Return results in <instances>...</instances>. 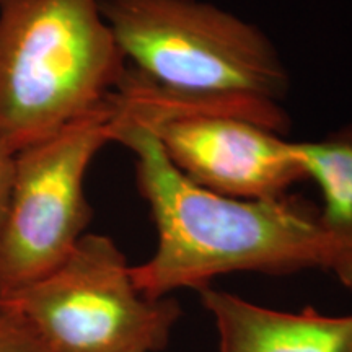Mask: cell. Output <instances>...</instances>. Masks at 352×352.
<instances>
[{"label": "cell", "instance_id": "7a4b0ae2", "mask_svg": "<svg viewBox=\"0 0 352 352\" xmlns=\"http://www.w3.org/2000/svg\"><path fill=\"white\" fill-rule=\"evenodd\" d=\"M113 142L135 157V183L151 209L155 252L131 266L148 298L212 285L236 272L285 276L329 270V241L318 206L298 196L239 199L197 186L179 173L147 127L113 109Z\"/></svg>", "mask_w": 352, "mask_h": 352}, {"label": "cell", "instance_id": "6da1fadb", "mask_svg": "<svg viewBox=\"0 0 352 352\" xmlns=\"http://www.w3.org/2000/svg\"><path fill=\"white\" fill-rule=\"evenodd\" d=\"M127 63L121 116L232 114L285 134L289 72L256 25L204 0H100Z\"/></svg>", "mask_w": 352, "mask_h": 352}, {"label": "cell", "instance_id": "3957f363", "mask_svg": "<svg viewBox=\"0 0 352 352\" xmlns=\"http://www.w3.org/2000/svg\"><path fill=\"white\" fill-rule=\"evenodd\" d=\"M126 70L100 0H0V140L13 153L107 107Z\"/></svg>", "mask_w": 352, "mask_h": 352}, {"label": "cell", "instance_id": "277c9868", "mask_svg": "<svg viewBox=\"0 0 352 352\" xmlns=\"http://www.w3.org/2000/svg\"><path fill=\"white\" fill-rule=\"evenodd\" d=\"M32 324L50 352H162L182 307L135 287L126 254L85 233L54 271L0 303Z\"/></svg>", "mask_w": 352, "mask_h": 352}, {"label": "cell", "instance_id": "30bf717a", "mask_svg": "<svg viewBox=\"0 0 352 352\" xmlns=\"http://www.w3.org/2000/svg\"><path fill=\"white\" fill-rule=\"evenodd\" d=\"M13 179H15V153L0 140V227L7 212Z\"/></svg>", "mask_w": 352, "mask_h": 352}, {"label": "cell", "instance_id": "9c48e42d", "mask_svg": "<svg viewBox=\"0 0 352 352\" xmlns=\"http://www.w3.org/2000/svg\"><path fill=\"white\" fill-rule=\"evenodd\" d=\"M0 352H50L32 324L20 314L0 307Z\"/></svg>", "mask_w": 352, "mask_h": 352}, {"label": "cell", "instance_id": "5b68a950", "mask_svg": "<svg viewBox=\"0 0 352 352\" xmlns=\"http://www.w3.org/2000/svg\"><path fill=\"white\" fill-rule=\"evenodd\" d=\"M104 108L15 153V179L0 227V303L54 271L85 235L94 209L85 178L113 142Z\"/></svg>", "mask_w": 352, "mask_h": 352}, {"label": "cell", "instance_id": "8992f818", "mask_svg": "<svg viewBox=\"0 0 352 352\" xmlns=\"http://www.w3.org/2000/svg\"><path fill=\"white\" fill-rule=\"evenodd\" d=\"M142 126L179 173L219 195L277 199L305 179L297 142L245 118L195 113Z\"/></svg>", "mask_w": 352, "mask_h": 352}, {"label": "cell", "instance_id": "ba28073f", "mask_svg": "<svg viewBox=\"0 0 352 352\" xmlns=\"http://www.w3.org/2000/svg\"><path fill=\"white\" fill-rule=\"evenodd\" d=\"M305 179L320 189V223L329 241V274L352 290V120L323 138L297 142Z\"/></svg>", "mask_w": 352, "mask_h": 352}, {"label": "cell", "instance_id": "52a82bcc", "mask_svg": "<svg viewBox=\"0 0 352 352\" xmlns=\"http://www.w3.org/2000/svg\"><path fill=\"white\" fill-rule=\"evenodd\" d=\"M197 294L214 320L219 352H352V314L276 310L212 285Z\"/></svg>", "mask_w": 352, "mask_h": 352}]
</instances>
